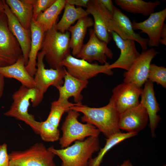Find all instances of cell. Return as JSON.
Segmentation results:
<instances>
[{
    "mask_svg": "<svg viewBox=\"0 0 166 166\" xmlns=\"http://www.w3.org/2000/svg\"><path fill=\"white\" fill-rule=\"evenodd\" d=\"M158 53L153 48L142 51L129 70L124 73L123 82L132 83L141 88L148 80L151 62Z\"/></svg>",
    "mask_w": 166,
    "mask_h": 166,
    "instance_id": "11",
    "label": "cell"
},
{
    "mask_svg": "<svg viewBox=\"0 0 166 166\" xmlns=\"http://www.w3.org/2000/svg\"><path fill=\"white\" fill-rule=\"evenodd\" d=\"M74 142L71 146L61 149L53 146L48 148L60 158L61 166H89L93 154L100 149L98 137L89 136Z\"/></svg>",
    "mask_w": 166,
    "mask_h": 166,
    "instance_id": "2",
    "label": "cell"
},
{
    "mask_svg": "<svg viewBox=\"0 0 166 166\" xmlns=\"http://www.w3.org/2000/svg\"><path fill=\"white\" fill-rule=\"evenodd\" d=\"M110 34L120 50V54L115 62L109 65V68L112 69L121 68L128 71L140 54L136 49L135 41L123 39L113 31Z\"/></svg>",
    "mask_w": 166,
    "mask_h": 166,
    "instance_id": "17",
    "label": "cell"
},
{
    "mask_svg": "<svg viewBox=\"0 0 166 166\" xmlns=\"http://www.w3.org/2000/svg\"><path fill=\"white\" fill-rule=\"evenodd\" d=\"M93 25V20L87 16L80 19L74 25L69 28L68 31L70 33L69 47L72 50L73 56H76L79 53L84 45L88 28Z\"/></svg>",
    "mask_w": 166,
    "mask_h": 166,
    "instance_id": "21",
    "label": "cell"
},
{
    "mask_svg": "<svg viewBox=\"0 0 166 166\" xmlns=\"http://www.w3.org/2000/svg\"><path fill=\"white\" fill-rule=\"evenodd\" d=\"M148 119L145 108L140 102L137 106L120 114L118 125L120 130L138 133L145 128Z\"/></svg>",
    "mask_w": 166,
    "mask_h": 166,
    "instance_id": "16",
    "label": "cell"
},
{
    "mask_svg": "<svg viewBox=\"0 0 166 166\" xmlns=\"http://www.w3.org/2000/svg\"><path fill=\"white\" fill-rule=\"evenodd\" d=\"M39 135L42 140L45 142H53L59 140L60 131L57 127L46 119L40 122Z\"/></svg>",
    "mask_w": 166,
    "mask_h": 166,
    "instance_id": "30",
    "label": "cell"
},
{
    "mask_svg": "<svg viewBox=\"0 0 166 166\" xmlns=\"http://www.w3.org/2000/svg\"><path fill=\"white\" fill-rule=\"evenodd\" d=\"M89 0H66V3L80 7L87 8Z\"/></svg>",
    "mask_w": 166,
    "mask_h": 166,
    "instance_id": "34",
    "label": "cell"
},
{
    "mask_svg": "<svg viewBox=\"0 0 166 166\" xmlns=\"http://www.w3.org/2000/svg\"><path fill=\"white\" fill-rule=\"evenodd\" d=\"M45 53L41 50L37 57L36 71L34 77L36 91L35 99L32 106L35 107L41 102L44 93L50 86L56 88L61 86L64 83L63 79L66 70L64 67L57 69H47L44 62Z\"/></svg>",
    "mask_w": 166,
    "mask_h": 166,
    "instance_id": "4",
    "label": "cell"
},
{
    "mask_svg": "<svg viewBox=\"0 0 166 166\" xmlns=\"http://www.w3.org/2000/svg\"><path fill=\"white\" fill-rule=\"evenodd\" d=\"M148 80L153 83L155 82L160 84L163 88H166V68L164 66H159L153 64H151Z\"/></svg>",
    "mask_w": 166,
    "mask_h": 166,
    "instance_id": "31",
    "label": "cell"
},
{
    "mask_svg": "<svg viewBox=\"0 0 166 166\" xmlns=\"http://www.w3.org/2000/svg\"><path fill=\"white\" fill-rule=\"evenodd\" d=\"M115 3L122 10L134 14L147 16L154 12L155 8L160 2H146L142 0H115Z\"/></svg>",
    "mask_w": 166,
    "mask_h": 166,
    "instance_id": "26",
    "label": "cell"
},
{
    "mask_svg": "<svg viewBox=\"0 0 166 166\" xmlns=\"http://www.w3.org/2000/svg\"><path fill=\"white\" fill-rule=\"evenodd\" d=\"M142 89L131 83L124 82L112 90L110 98L120 114L138 105Z\"/></svg>",
    "mask_w": 166,
    "mask_h": 166,
    "instance_id": "13",
    "label": "cell"
},
{
    "mask_svg": "<svg viewBox=\"0 0 166 166\" xmlns=\"http://www.w3.org/2000/svg\"><path fill=\"white\" fill-rule=\"evenodd\" d=\"M34 88H29L22 85L12 95L13 103L9 109L4 113L5 116L22 121L39 134L40 122L36 121L34 115L28 112L30 101L33 103L36 97Z\"/></svg>",
    "mask_w": 166,
    "mask_h": 166,
    "instance_id": "6",
    "label": "cell"
},
{
    "mask_svg": "<svg viewBox=\"0 0 166 166\" xmlns=\"http://www.w3.org/2000/svg\"><path fill=\"white\" fill-rule=\"evenodd\" d=\"M7 147L5 143L0 145V166H9L10 159Z\"/></svg>",
    "mask_w": 166,
    "mask_h": 166,
    "instance_id": "33",
    "label": "cell"
},
{
    "mask_svg": "<svg viewBox=\"0 0 166 166\" xmlns=\"http://www.w3.org/2000/svg\"><path fill=\"white\" fill-rule=\"evenodd\" d=\"M109 65L107 62L103 65L89 63L70 54L65 57L62 63V66L70 75L79 79L87 81L100 73L112 75L113 72L109 68Z\"/></svg>",
    "mask_w": 166,
    "mask_h": 166,
    "instance_id": "8",
    "label": "cell"
},
{
    "mask_svg": "<svg viewBox=\"0 0 166 166\" xmlns=\"http://www.w3.org/2000/svg\"><path fill=\"white\" fill-rule=\"evenodd\" d=\"M166 18V8L151 14L146 20L136 22L134 20L132 22L133 30H140V33L147 34L149 38L148 46L158 47L160 34Z\"/></svg>",
    "mask_w": 166,
    "mask_h": 166,
    "instance_id": "14",
    "label": "cell"
},
{
    "mask_svg": "<svg viewBox=\"0 0 166 166\" xmlns=\"http://www.w3.org/2000/svg\"><path fill=\"white\" fill-rule=\"evenodd\" d=\"M160 43L166 45V24H164L160 34Z\"/></svg>",
    "mask_w": 166,
    "mask_h": 166,
    "instance_id": "36",
    "label": "cell"
},
{
    "mask_svg": "<svg viewBox=\"0 0 166 166\" xmlns=\"http://www.w3.org/2000/svg\"><path fill=\"white\" fill-rule=\"evenodd\" d=\"M163 166H166V165H164Z\"/></svg>",
    "mask_w": 166,
    "mask_h": 166,
    "instance_id": "40",
    "label": "cell"
},
{
    "mask_svg": "<svg viewBox=\"0 0 166 166\" xmlns=\"http://www.w3.org/2000/svg\"><path fill=\"white\" fill-rule=\"evenodd\" d=\"M118 166H133L132 164L129 160H124L123 163Z\"/></svg>",
    "mask_w": 166,
    "mask_h": 166,
    "instance_id": "38",
    "label": "cell"
},
{
    "mask_svg": "<svg viewBox=\"0 0 166 166\" xmlns=\"http://www.w3.org/2000/svg\"><path fill=\"white\" fill-rule=\"evenodd\" d=\"M4 77L0 73V98L2 96L5 85Z\"/></svg>",
    "mask_w": 166,
    "mask_h": 166,
    "instance_id": "37",
    "label": "cell"
},
{
    "mask_svg": "<svg viewBox=\"0 0 166 166\" xmlns=\"http://www.w3.org/2000/svg\"><path fill=\"white\" fill-rule=\"evenodd\" d=\"M107 28L110 34L112 32H114L123 39L131 40L137 42L142 51L147 49L148 38H142L140 34L135 32L129 18L114 6L113 17L109 20Z\"/></svg>",
    "mask_w": 166,
    "mask_h": 166,
    "instance_id": "10",
    "label": "cell"
},
{
    "mask_svg": "<svg viewBox=\"0 0 166 166\" xmlns=\"http://www.w3.org/2000/svg\"><path fill=\"white\" fill-rule=\"evenodd\" d=\"M22 55L14 64L7 66H0V73L4 77L14 78L22 85L29 88H34V77L27 71Z\"/></svg>",
    "mask_w": 166,
    "mask_h": 166,
    "instance_id": "22",
    "label": "cell"
},
{
    "mask_svg": "<svg viewBox=\"0 0 166 166\" xmlns=\"http://www.w3.org/2000/svg\"><path fill=\"white\" fill-rule=\"evenodd\" d=\"M33 0H6L5 2L22 26L30 30Z\"/></svg>",
    "mask_w": 166,
    "mask_h": 166,
    "instance_id": "24",
    "label": "cell"
},
{
    "mask_svg": "<svg viewBox=\"0 0 166 166\" xmlns=\"http://www.w3.org/2000/svg\"><path fill=\"white\" fill-rule=\"evenodd\" d=\"M86 8V11L93 18V30L96 35L100 40L108 44L112 37L107 26L113 14L98 0H89Z\"/></svg>",
    "mask_w": 166,
    "mask_h": 166,
    "instance_id": "15",
    "label": "cell"
},
{
    "mask_svg": "<svg viewBox=\"0 0 166 166\" xmlns=\"http://www.w3.org/2000/svg\"><path fill=\"white\" fill-rule=\"evenodd\" d=\"M104 7L113 14L114 6L111 0H98Z\"/></svg>",
    "mask_w": 166,
    "mask_h": 166,
    "instance_id": "35",
    "label": "cell"
},
{
    "mask_svg": "<svg viewBox=\"0 0 166 166\" xmlns=\"http://www.w3.org/2000/svg\"><path fill=\"white\" fill-rule=\"evenodd\" d=\"M140 95V103L143 104L148 114L150 127L152 137L156 136L155 130L160 120L157 113L160 110L156 101L152 82L148 80L145 83Z\"/></svg>",
    "mask_w": 166,
    "mask_h": 166,
    "instance_id": "19",
    "label": "cell"
},
{
    "mask_svg": "<svg viewBox=\"0 0 166 166\" xmlns=\"http://www.w3.org/2000/svg\"><path fill=\"white\" fill-rule=\"evenodd\" d=\"M4 12L7 20L9 28L19 43L26 65L28 61L31 42L30 30L24 28L4 1Z\"/></svg>",
    "mask_w": 166,
    "mask_h": 166,
    "instance_id": "18",
    "label": "cell"
},
{
    "mask_svg": "<svg viewBox=\"0 0 166 166\" xmlns=\"http://www.w3.org/2000/svg\"><path fill=\"white\" fill-rule=\"evenodd\" d=\"M66 3V0H56L49 7L39 15L35 21L34 20L44 33L51 29L57 22L58 16Z\"/></svg>",
    "mask_w": 166,
    "mask_h": 166,
    "instance_id": "25",
    "label": "cell"
},
{
    "mask_svg": "<svg viewBox=\"0 0 166 166\" xmlns=\"http://www.w3.org/2000/svg\"><path fill=\"white\" fill-rule=\"evenodd\" d=\"M56 0H33L32 19L35 21L39 15L49 7Z\"/></svg>",
    "mask_w": 166,
    "mask_h": 166,
    "instance_id": "32",
    "label": "cell"
},
{
    "mask_svg": "<svg viewBox=\"0 0 166 166\" xmlns=\"http://www.w3.org/2000/svg\"><path fill=\"white\" fill-rule=\"evenodd\" d=\"M63 15L56 23V28L59 32L64 33L75 22L80 19L88 16L89 14L82 7H75V6L66 3Z\"/></svg>",
    "mask_w": 166,
    "mask_h": 166,
    "instance_id": "27",
    "label": "cell"
},
{
    "mask_svg": "<svg viewBox=\"0 0 166 166\" xmlns=\"http://www.w3.org/2000/svg\"><path fill=\"white\" fill-rule=\"evenodd\" d=\"M57 22L45 33L41 49L47 64L53 69L63 67L62 61L70 54V33L68 31L64 33L58 31L56 28Z\"/></svg>",
    "mask_w": 166,
    "mask_h": 166,
    "instance_id": "3",
    "label": "cell"
},
{
    "mask_svg": "<svg viewBox=\"0 0 166 166\" xmlns=\"http://www.w3.org/2000/svg\"><path fill=\"white\" fill-rule=\"evenodd\" d=\"M82 104L73 103L68 101L61 102L55 101L51 104L50 110L46 120L53 125L58 127L62 116L69 108L73 106L79 105Z\"/></svg>",
    "mask_w": 166,
    "mask_h": 166,
    "instance_id": "29",
    "label": "cell"
},
{
    "mask_svg": "<svg viewBox=\"0 0 166 166\" xmlns=\"http://www.w3.org/2000/svg\"><path fill=\"white\" fill-rule=\"evenodd\" d=\"M69 109L82 113V122L94 126L107 138L121 132L118 125L120 114L110 100L107 105L100 108L82 104L72 106Z\"/></svg>",
    "mask_w": 166,
    "mask_h": 166,
    "instance_id": "1",
    "label": "cell"
},
{
    "mask_svg": "<svg viewBox=\"0 0 166 166\" xmlns=\"http://www.w3.org/2000/svg\"><path fill=\"white\" fill-rule=\"evenodd\" d=\"M4 1L0 0V13L4 12Z\"/></svg>",
    "mask_w": 166,
    "mask_h": 166,
    "instance_id": "39",
    "label": "cell"
},
{
    "mask_svg": "<svg viewBox=\"0 0 166 166\" xmlns=\"http://www.w3.org/2000/svg\"><path fill=\"white\" fill-rule=\"evenodd\" d=\"M31 42L28 63L26 68L30 75L34 77L36 71L37 57L41 49L45 33L32 20L30 25Z\"/></svg>",
    "mask_w": 166,
    "mask_h": 166,
    "instance_id": "23",
    "label": "cell"
},
{
    "mask_svg": "<svg viewBox=\"0 0 166 166\" xmlns=\"http://www.w3.org/2000/svg\"><path fill=\"white\" fill-rule=\"evenodd\" d=\"M89 32V37L88 41L83 45L76 57L89 63L95 61L104 64L107 62V57L113 58V53L108 47V44L97 37L93 29L90 28Z\"/></svg>",
    "mask_w": 166,
    "mask_h": 166,
    "instance_id": "12",
    "label": "cell"
},
{
    "mask_svg": "<svg viewBox=\"0 0 166 166\" xmlns=\"http://www.w3.org/2000/svg\"><path fill=\"white\" fill-rule=\"evenodd\" d=\"M9 155V166H56L55 155L41 142L23 151H13Z\"/></svg>",
    "mask_w": 166,
    "mask_h": 166,
    "instance_id": "7",
    "label": "cell"
},
{
    "mask_svg": "<svg viewBox=\"0 0 166 166\" xmlns=\"http://www.w3.org/2000/svg\"><path fill=\"white\" fill-rule=\"evenodd\" d=\"M22 55L19 43L9 28L5 14L0 13V66L14 64Z\"/></svg>",
    "mask_w": 166,
    "mask_h": 166,
    "instance_id": "9",
    "label": "cell"
},
{
    "mask_svg": "<svg viewBox=\"0 0 166 166\" xmlns=\"http://www.w3.org/2000/svg\"><path fill=\"white\" fill-rule=\"evenodd\" d=\"M64 79L63 85L57 88L59 93L57 100L66 102L69 101L70 97H72L75 103L82 104L83 97L81 93L87 87L88 81L78 79L70 75L67 71Z\"/></svg>",
    "mask_w": 166,
    "mask_h": 166,
    "instance_id": "20",
    "label": "cell"
},
{
    "mask_svg": "<svg viewBox=\"0 0 166 166\" xmlns=\"http://www.w3.org/2000/svg\"><path fill=\"white\" fill-rule=\"evenodd\" d=\"M137 134L128 132L122 133L121 132L107 138L104 146L103 148H100V151L97 156L90 159L89 166H100L104 156L111 148L123 141L135 136Z\"/></svg>",
    "mask_w": 166,
    "mask_h": 166,
    "instance_id": "28",
    "label": "cell"
},
{
    "mask_svg": "<svg viewBox=\"0 0 166 166\" xmlns=\"http://www.w3.org/2000/svg\"><path fill=\"white\" fill-rule=\"evenodd\" d=\"M67 112L61 127L62 135L59 140L61 148L69 146L73 142L83 140L88 137H98L101 132L94 126L88 123L83 124L78 121L80 113L70 109Z\"/></svg>",
    "mask_w": 166,
    "mask_h": 166,
    "instance_id": "5",
    "label": "cell"
}]
</instances>
